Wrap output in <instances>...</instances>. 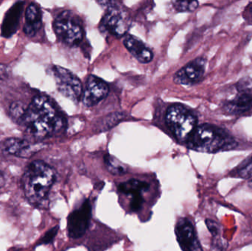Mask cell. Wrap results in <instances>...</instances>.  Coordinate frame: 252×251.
I'll use <instances>...</instances> for the list:
<instances>
[{"label":"cell","instance_id":"cell-1","mask_svg":"<svg viewBox=\"0 0 252 251\" xmlns=\"http://www.w3.org/2000/svg\"><path fill=\"white\" fill-rule=\"evenodd\" d=\"M18 123L23 125L32 137L44 139L60 132L66 121L50 97L36 95L27 106Z\"/></svg>","mask_w":252,"mask_h":251},{"label":"cell","instance_id":"cell-2","mask_svg":"<svg viewBox=\"0 0 252 251\" xmlns=\"http://www.w3.org/2000/svg\"><path fill=\"white\" fill-rule=\"evenodd\" d=\"M54 169L43 161H33L28 165L22 175L25 197L32 206L45 208L48 195L56 181Z\"/></svg>","mask_w":252,"mask_h":251},{"label":"cell","instance_id":"cell-3","mask_svg":"<svg viewBox=\"0 0 252 251\" xmlns=\"http://www.w3.org/2000/svg\"><path fill=\"white\" fill-rule=\"evenodd\" d=\"M186 142L191 150L207 153L232 150L237 146V141L229 133L211 124L197 126Z\"/></svg>","mask_w":252,"mask_h":251},{"label":"cell","instance_id":"cell-4","mask_svg":"<svg viewBox=\"0 0 252 251\" xmlns=\"http://www.w3.org/2000/svg\"><path fill=\"white\" fill-rule=\"evenodd\" d=\"M166 123L179 141H187L197 127V118L182 105L170 106L166 112Z\"/></svg>","mask_w":252,"mask_h":251},{"label":"cell","instance_id":"cell-5","mask_svg":"<svg viewBox=\"0 0 252 251\" xmlns=\"http://www.w3.org/2000/svg\"><path fill=\"white\" fill-rule=\"evenodd\" d=\"M53 29L59 40L68 45L79 44L84 38L82 25L69 11L63 12L56 18Z\"/></svg>","mask_w":252,"mask_h":251},{"label":"cell","instance_id":"cell-6","mask_svg":"<svg viewBox=\"0 0 252 251\" xmlns=\"http://www.w3.org/2000/svg\"><path fill=\"white\" fill-rule=\"evenodd\" d=\"M53 72L58 90L62 95L73 101L81 99L84 89L82 83L76 75L59 66H53Z\"/></svg>","mask_w":252,"mask_h":251},{"label":"cell","instance_id":"cell-7","mask_svg":"<svg viewBox=\"0 0 252 251\" xmlns=\"http://www.w3.org/2000/svg\"><path fill=\"white\" fill-rule=\"evenodd\" d=\"M91 203L85 200L78 209L69 214L67 218V232L69 238L77 240L87 232L92 219Z\"/></svg>","mask_w":252,"mask_h":251},{"label":"cell","instance_id":"cell-8","mask_svg":"<svg viewBox=\"0 0 252 251\" xmlns=\"http://www.w3.org/2000/svg\"><path fill=\"white\" fill-rule=\"evenodd\" d=\"M114 2L112 5H108V10L102 19L103 29L115 36L125 35L129 28L127 13L120 6Z\"/></svg>","mask_w":252,"mask_h":251},{"label":"cell","instance_id":"cell-9","mask_svg":"<svg viewBox=\"0 0 252 251\" xmlns=\"http://www.w3.org/2000/svg\"><path fill=\"white\" fill-rule=\"evenodd\" d=\"M247 83L240 84L236 95L223 104V111L228 114L241 116L252 112V88Z\"/></svg>","mask_w":252,"mask_h":251},{"label":"cell","instance_id":"cell-10","mask_svg":"<svg viewBox=\"0 0 252 251\" xmlns=\"http://www.w3.org/2000/svg\"><path fill=\"white\" fill-rule=\"evenodd\" d=\"M176 238L183 251H203L195 228L188 218H181L175 228Z\"/></svg>","mask_w":252,"mask_h":251},{"label":"cell","instance_id":"cell-11","mask_svg":"<svg viewBox=\"0 0 252 251\" xmlns=\"http://www.w3.org/2000/svg\"><path fill=\"white\" fill-rule=\"evenodd\" d=\"M109 88L105 81L94 75L87 78L85 88L83 90V104L87 107H93L106 98L109 94Z\"/></svg>","mask_w":252,"mask_h":251},{"label":"cell","instance_id":"cell-12","mask_svg":"<svg viewBox=\"0 0 252 251\" xmlns=\"http://www.w3.org/2000/svg\"><path fill=\"white\" fill-rule=\"evenodd\" d=\"M206 60L198 57L185 65L174 75L173 81L181 85H192L198 82L205 72Z\"/></svg>","mask_w":252,"mask_h":251},{"label":"cell","instance_id":"cell-13","mask_svg":"<svg viewBox=\"0 0 252 251\" xmlns=\"http://www.w3.org/2000/svg\"><path fill=\"white\" fill-rule=\"evenodd\" d=\"M40 148L41 146L39 144H32L23 139L9 138L4 142L5 153L23 159L31 158Z\"/></svg>","mask_w":252,"mask_h":251},{"label":"cell","instance_id":"cell-14","mask_svg":"<svg viewBox=\"0 0 252 251\" xmlns=\"http://www.w3.org/2000/svg\"><path fill=\"white\" fill-rule=\"evenodd\" d=\"M25 1H16L6 12L1 25V35L4 38H10L19 29V22L23 12Z\"/></svg>","mask_w":252,"mask_h":251},{"label":"cell","instance_id":"cell-15","mask_svg":"<svg viewBox=\"0 0 252 251\" xmlns=\"http://www.w3.org/2000/svg\"><path fill=\"white\" fill-rule=\"evenodd\" d=\"M124 44L130 54L142 63H148L152 60L154 54L141 40L131 35H126Z\"/></svg>","mask_w":252,"mask_h":251},{"label":"cell","instance_id":"cell-16","mask_svg":"<svg viewBox=\"0 0 252 251\" xmlns=\"http://www.w3.org/2000/svg\"><path fill=\"white\" fill-rule=\"evenodd\" d=\"M42 18L38 4L31 2L25 11V23L24 32L28 36L33 37L41 28Z\"/></svg>","mask_w":252,"mask_h":251},{"label":"cell","instance_id":"cell-17","mask_svg":"<svg viewBox=\"0 0 252 251\" xmlns=\"http://www.w3.org/2000/svg\"><path fill=\"white\" fill-rule=\"evenodd\" d=\"M118 189L120 193L133 197L148 192L150 189V184L140 180L130 179L120 184Z\"/></svg>","mask_w":252,"mask_h":251},{"label":"cell","instance_id":"cell-18","mask_svg":"<svg viewBox=\"0 0 252 251\" xmlns=\"http://www.w3.org/2000/svg\"><path fill=\"white\" fill-rule=\"evenodd\" d=\"M105 165L108 171L113 175H122L127 172V168L118 159L109 155L105 157Z\"/></svg>","mask_w":252,"mask_h":251},{"label":"cell","instance_id":"cell-19","mask_svg":"<svg viewBox=\"0 0 252 251\" xmlns=\"http://www.w3.org/2000/svg\"><path fill=\"white\" fill-rule=\"evenodd\" d=\"M235 176L244 179L252 178V156L247 159L235 170Z\"/></svg>","mask_w":252,"mask_h":251},{"label":"cell","instance_id":"cell-20","mask_svg":"<svg viewBox=\"0 0 252 251\" xmlns=\"http://www.w3.org/2000/svg\"><path fill=\"white\" fill-rule=\"evenodd\" d=\"M173 6L179 12H192L198 7L197 1H174Z\"/></svg>","mask_w":252,"mask_h":251},{"label":"cell","instance_id":"cell-21","mask_svg":"<svg viewBox=\"0 0 252 251\" xmlns=\"http://www.w3.org/2000/svg\"><path fill=\"white\" fill-rule=\"evenodd\" d=\"M25 107L20 102H15L12 103L10 107V113L13 119H16V122H19L25 112Z\"/></svg>","mask_w":252,"mask_h":251},{"label":"cell","instance_id":"cell-22","mask_svg":"<svg viewBox=\"0 0 252 251\" xmlns=\"http://www.w3.org/2000/svg\"><path fill=\"white\" fill-rule=\"evenodd\" d=\"M59 230V225H56V226L53 227V228L49 230V231L44 234V237L40 240L38 245H48L51 243L54 240L55 237L57 235Z\"/></svg>","mask_w":252,"mask_h":251},{"label":"cell","instance_id":"cell-23","mask_svg":"<svg viewBox=\"0 0 252 251\" xmlns=\"http://www.w3.org/2000/svg\"><path fill=\"white\" fill-rule=\"evenodd\" d=\"M227 246V243L221 238L220 235L213 237L211 246L212 251H224Z\"/></svg>","mask_w":252,"mask_h":251},{"label":"cell","instance_id":"cell-24","mask_svg":"<svg viewBox=\"0 0 252 251\" xmlns=\"http://www.w3.org/2000/svg\"><path fill=\"white\" fill-rule=\"evenodd\" d=\"M144 203V198L142 195L133 196L130 202V209L131 212H137L142 209Z\"/></svg>","mask_w":252,"mask_h":251},{"label":"cell","instance_id":"cell-25","mask_svg":"<svg viewBox=\"0 0 252 251\" xmlns=\"http://www.w3.org/2000/svg\"><path fill=\"white\" fill-rule=\"evenodd\" d=\"M205 223L209 231L211 233L213 237L220 235V226H219L218 223L213 221V220L207 219L206 220Z\"/></svg>","mask_w":252,"mask_h":251},{"label":"cell","instance_id":"cell-26","mask_svg":"<svg viewBox=\"0 0 252 251\" xmlns=\"http://www.w3.org/2000/svg\"><path fill=\"white\" fill-rule=\"evenodd\" d=\"M9 74H10V69L5 65L0 63V81L7 79Z\"/></svg>","mask_w":252,"mask_h":251},{"label":"cell","instance_id":"cell-27","mask_svg":"<svg viewBox=\"0 0 252 251\" xmlns=\"http://www.w3.org/2000/svg\"><path fill=\"white\" fill-rule=\"evenodd\" d=\"M5 184V178H4L3 174L0 172V189L2 188Z\"/></svg>","mask_w":252,"mask_h":251},{"label":"cell","instance_id":"cell-28","mask_svg":"<svg viewBox=\"0 0 252 251\" xmlns=\"http://www.w3.org/2000/svg\"><path fill=\"white\" fill-rule=\"evenodd\" d=\"M249 187H250V188L251 189L252 191V179L249 182Z\"/></svg>","mask_w":252,"mask_h":251}]
</instances>
